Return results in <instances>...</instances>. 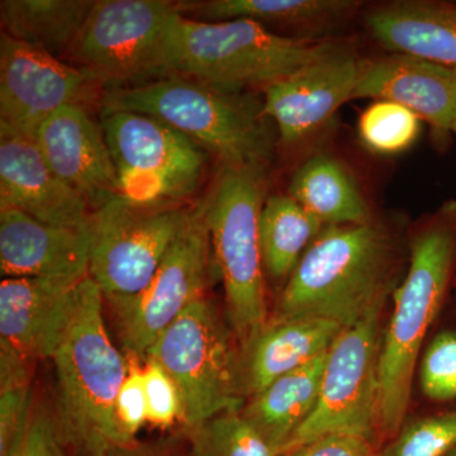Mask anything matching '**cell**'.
Instances as JSON below:
<instances>
[{"mask_svg": "<svg viewBox=\"0 0 456 456\" xmlns=\"http://www.w3.org/2000/svg\"><path fill=\"white\" fill-rule=\"evenodd\" d=\"M455 283L456 198H452L416 227L410 242V266L393 294L395 308L380 345L379 440H393L401 431L419 351Z\"/></svg>", "mask_w": 456, "mask_h": 456, "instance_id": "3", "label": "cell"}, {"mask_svg": "<svg viewBox=\"0 0 456 456\" xmlns=\"http://www.w3.org/2000/svg\"><path fill=\"white\" fill-rule=\"evenodd\" d=\"M456 449V410L425 417L399 431L383 456H448Z\"/></svg>", "mask_w": 456, "mask_h": 456, "instance_id": "29", "label": "cell"}, {"mask_svg": "<svg viewBox=\"0 0 456 456\" xmlns=\"http://www.w3.org/2000/svg\"><path fill=\"white\" fill-rule=\"evenodd\" d=\"M101 126L118 174L121 197L140 204H187L208 152L170 125L130 110L102 112Z\"/></svg>", "mask_w": 456, "mask_h": 456, "instance_id": "9", "label": "cell"}, {"mask_svg": "<svg viewBox=\"0 0 456 456\" xmlns=\"http://www.w3.org/2000/svg\"><path fill=\"white\" fill-rule=\"evenodd\" d=\"M365 60L350 42L331 38L302 68L263 89L264 112L283 145L311 139L353 99Z\"/></svg>", "mask_w": 456, "mask_h": 456, "instance_id": "14", "label": "cell"}, {"mask_svg": "<svg viewBox=\"0 0 456 456\" xmlns=\"http://www.w3.org/2000/svg\"><path fill=\"white\" fill-rule=\"evenodd\" d=\"M325 227L289 194L268 196L260 216L265 277L275 283H287L303 254Z\"/></svg>", "mask_w": 456, "mask_h": 456, "instance_id": "26", "label": "cell"}, {"mask_svg": "<svg viewBox=\"0 0 456 456\" xmlns=\"http://www.w3.org/2000/svg\"><path fill=\"white\" fill-rule=\"evenodd\" d=\"M288 194L325 226H350L373 220L367 200L335 156L312 155L294 173Z\"/></svg>", "mask_w": 456, "mask_h": 456, "instance_id": "24", "label": "cell"}, {"mask_svg": "<svg viewBox=\"0 0 456 456\" xmlns=\"http://www.w3.org/2000/svg\"><path fill=\"white\" fill-rule=\"evenodd\" d=\"M90 241V227L53 226L18 209H0L3 278H47L79 283L89 277Z\"/></svg>", "mask_w": 456, "mask_h": 456, "instance_id": "18", "label": "cell"}, {"mask_svg": "<svg viewBox=\"0 0 456 456\" xmlns=\"http://www.w3.org/2000/svg\"><path fill=\"white\" fill-rule=\"evenodd\" d=\"M329 351L279 378L240 411L278 456L316 407Z\"/></svg>", "mask_w": 456, "mask_h": 456, "instance_id": "23", "label": "cell"}, {"mask_svg": "<svg viewBox=\"0 0 456 456\" xmlns=\"http://www.w3.org/2000/svg\"><path fill=\"white\" fill-rule=\"evenodd\" d=\"M382 311L371 312L356 325L342 330L336 338L329 351L316 407L288 441L283 456L334 434L358 435L378 446Z\"/></svg>", "mask_w": 456, "mask_h": 456, "instance_id": "12", "label": "cell"}, {"mask_svg": "<svg viewBox=\"0 0 456 456\" xmlns=\"http://www.w3.org/2000/svg\"><path fill=\"white\" fill-rule=\"evenodd\" d=\"M371 37L392 53L419 57L456 70L455 0H397L369 9Z\"/></svg>", "mask_w": 456, "mask_h": 456, "instance_id": "21", "label": "cell"}, {"mask_svg": "<svg viewBox=\"0 0 456 456\" xmlns=\"http://www.w3.org/2000/svg\"><path fill=\"white\" fill-rule=\"evenodd\" d=\"M102 112L130 110L161 119L220 160L221 167L266 169L275 151L264 99L228 92L193 77L160 79L104 92Z\"/></svg>", "mask_w": 456, "mask_h": 456, "instance_id": "4", "label": "cell"}, {"mask_svg": "<svg viewBox=\"0 0 456 456\" xmlns=\"http://www.w3.org/2000/svg\"><path fill=\"white\" fill-rule=\"evenodd\" d=\"M95 0H2L0 23L11 37L64 59Z\"/></svg>", "mask_w": 456, "mask_h": 456, "instance_id": "25", "label": "cell"}, {"mask_svg": "<svg viewBox=\"0 0 456 456\" xmlns=\"http://www.w3.org/2000/svg\"><path fill=\"white\" fill-rule=\"evenodd\" d=\"M143 383L149 408L150 424L169 428L176 419L182 421L183 404L175 383L155 360L145 359Z\"/></svg>", "mask_w": 456, "mask_h": 456, "instance_id": "32", "label": "cell"}, {"mask_svg": "<svg viewBox=\"0 0 456 456\" xmlns=\"http://www.w3.org/2000/svg\"><path fill=\"white\" fill-rule=\"evenodd\" d=\"M33 360L0 344V392L31 384Z\"/></svg>", "mask_w": 456, "mask_h": 456, "instance_id": "36", "label": "cell"}, {"mask_svg": "<svg viewBox=\"0 0 456 456\" xmlns=\"http://www.w3.org/2000/svg\"><path fill=\"white\" fill-rule=\"evenodd\" d=\"M104 296L92 278L70 294L51 358L59 389V428L65 445L86 456L128 443L116 402L131 362L117 350L104 323Z\"/></svg>", "mask_w": 456, "mask_h": 456, "instance_id": "2", "label": "cell"}, {"mask_svg": "<svg viewBox=\"0 0 456 456\" xmlns=\"http://www.w3.org/2000/svg\"><path fill=\"white\" fill-rule=\"evenodd\" d=\"M327 41L284 37L251 20L203 22L179 13L171 69L228 92L264 89L302 68Z\"/></svg>", "mask_w": 456, "mask_h": 456, "instance_id": "6", "label": "cell"}, {"mask_svg": "<svg viewBox=\"0 0 456 456\" xmlns=\"http://www.w3.org/2000/svg\"><path fill=\"white\" fill-rule=\"evenodd\" d=\"M268 170L220 167L207 200V224L226 294L227 317L241 342L269 321L260 216L268 198Z\"/></svg>", "mask_w": 456, "mask_h": 456, "instance_id": "5", "label": "cell"}, {"mask_svg": "<svg viewBox=\"0 0 456 456\" xmlns=\"http://www.w3.org/2000/svg\"><path fill=\"white\" fill-rule=\"evenodd\" d=\"M452 134H455V136H456V114H455L454 123H452Z\"/></svg>", "mask_w": 456, "mask_h": 456, "instance_id": "38", "label": "cell"}, {"mask_svg": "<svg viewBox=\"0 0 456 456\" xmlns=\"http://www.w3.org/2000/svg\"><path fill=\"white\" fill-rule=\"evenodd\" d=\"M145 359L155 360L175 383L187 428L245 406L237 378V353L206 297L191 303L159 336Z\"/></svg>", "mask_w": 456, "mask_h": 456, "instance_id": "8", "label": "cell"}, {"mask_svg": "<svg viewBox=\"0 0 456 456\" xmlns=\"http://www.w3.org/2000/svg\"><path fill=\"white\" fill-rule=\"evenodd\" d=\"M397 239L373 220L326 226L303 254L269 320L322 318L347 329L383 308L401 270Z\"/></svg>", "mask_w": 456, "mask_h": 456, "instance_id": "1", "label": "cell"}, {"mask_svg": "<svg viewBox=\"0 0 456 456\" xmlns=\"http://www.w3.org/2000/svg\"><path fill=\"white\" fill-rule=\"evenodd\" d=\"M344 327L322 318L269 320L237 354V378L242 397L250 399L283 375L325 354Z\"/></svg>", "mask_w": 456, "mask_h": 456, "instance_id": "19", "label": "cell"}, {"mask_svg": "<svg viewBox=\"0 0 456 456\" xmlns=\"http://www.w3.org/2000/svg\"><path fill=\"white\" fill-rule=\"evenodd\" d=\"M35 141L53 173L86 200L92 212L121 196L103 130L86 108H60L42 123Z\"/></svg>", "mask_w": 456, "mask_h": 456, "instance_id": "15", "label": "cell"}, {"mask_svg": "<svg viewBox=\"0 0 456 456\" xmlns=\"http://www.w3.org/2000/svg\"><path fill=\"white\" fill-rule=\"evenodd\" d=\"M116 415L119 428L128 443H134L137 434L149 422V408L143 368L131 362L130 371L119 389L116 402Z\"/></svg>", "mask_w": 456, "mask_h": 456, "instance_id": "33", "label": "cell"}, {"mask_svg": "<svg viewBox=\"0 0 456 456\" xmlns=\"http://www.w3.org/2000/svg\"><path fill=\"white\" fill-rule=\"evenodd\" d=\"M191 456H278L241 412H226L187 428Z\"/></svg>", "mask_w": 456, "mask_h": 456, "instance_id": "27", "label": "cell"}, {"mask_svg": "<svg viewBox=\"0 0 456 456\" xmlns=\"http://www.w3.org/2000/svg\"><path fill=\"white\" fill-rule=\"evenodd\" d=\"M359 0H208L179 2L183 16L203 22L246 20L284 37L330 40L362 11Z\"/></svg>", "mask_w": 456, "mask_h": 456, "instance_id": "20", "label": "cell"}, {"mask_svg": "<svg viewBox=\"0 0 456 456\" xmlns=\"http://www.w3.org/2000/svg\"><path fill=\"white\" fill-rule=\"evenodd\" d=\"M107 88L88 71L0 36V127L35 140L42 123L66 106L88 110Z\"/></svg>", "mask_w": 456, "mask_h": 456, "instance_id": "13", "label": "cell"}, {"mask_svg": "<svg viewBox=\"0 0 456 456\" xmlns=\"http://www.w3.org/2000/svg\"><path fill=\"white\" fill-rule=\"evenodd\" d=\"M20 456H68L59 428L46 412H33Z\"/></svg>", "mask_w": 456, "mask_h": 456, "instance_id": "35", "label": "cell"}, {"mask_svg": "<svg viewBox=\"0 0 456 456\" xmlns=\"http://www.w3.org/2000/svg\"><path fill=\"white\" fill-rule=\"evenodd\" d=\"M179 13V2L95 0L66 59L107 89L167 77Z\"/></svg>", "mask_w": 456, "mask_h": 456, "instance_id": "7", "label": "cell"}, {"mask_svg": "<svg viewBox=\"0 0 456 456\" xmlns=\"http://www.w3.org/2000/svg\"><path fill=\"white\" fill-rule=\"evenodd\" d=\"M421 119L407 108L377 101L360 116L358 132L362 145L378 155L401 154L419 139Z\"/></svg>", "mask_w": 456, "mask_h": 456, "instance_id": "28", "label": "cell"}, {"mask_svg": "<svg viewBox=\"0 0 456 456\" xmlns=\"http://www.w3.org/2000/svg\"><path fill=\"white\" fill-rule=\"evenodd\" d=\"M388 101L407 108L430 126L437 147L452 136L456 114V70L404 53L365 60L353 99Z\"/></svg>", "mask_w": 456, "mask_h": 456, "instance_id": "16", "label": "cell"}, {"mask_svg": "<svg viewBox=\"0 0 456 456\" xmlns=\"http://www.w3.org/2000/svg\"><path fill=\"white\" fill-rule=\"evenodd\" d=\"M289 456H383L378 446L358 435H326Z\"/></svg>", "mask_w": 456, "mask_h": 456, "instance_id": "34", "label": "cell"}, {"mask_svg": "<svg viewBox=\"0 0 456 456\" xmlns=\"http://www.w3.org/2000/svg\"><path fill=\"white\" fill-rule=\"evenodd\" d=\"M18 209L53 226L88 230L92 209L53 173L37 143L0 127V209Z\"/></svg>", "mask_w": 456, "mask_h": 456, "instance_id": "17", "label": "cell"}, {"mask_svg": "<svg viewBox=\"0 0 456 456\" xmlns=\"http://www.w3.org/2000/svg\"><path fill=\"white\" fill-rule=\"evenodd\" d=\"M213 264L204 198L191 206L184 227L150 283L134 296L104 298L119 340L131 355L145 359L159 336L191 303L206 297Z\"/></svg>", "mask_w": 456, "mask_h": 456, "instance_id": "11", "label": "cell"}, {"mask_svg": "<svg viewBox=\"0 0 456 456\" xmlns=\"http://www.w3.org/2000/svg\"><path fill=\"white\" fill-rule=\"evenodd\" d=\"M426 397L436 403L456 401V331L445 330L428 345L419 367Z\"/></svg>", "mask_w": 456, "mask_h": 456, "instance_id": "30", "label": "cell"}, {"mask_svg": "<svg viewBox=\"0 0 456 456\" xmlns=\"http://www.w3.org/2000/svg\"><path fill=\"white\" fill-rule=\"evenodd\" d=\"M188 204H140L121 196L93 212L89 277L104 298L140 293L188 220Z\"/></svg>", "mask_w": 456, "mask_h": 456, "instance_id": "10", "label": "cell"}, {"mask_svg": "<svg viewBox=\"0 0 456 456\" xmlns=\"http://www.w3.org/2000/svg\"><path fill=\"white\" fill-rule=\"evenodd\" d=\"M32 417L29 386L0 392V456H20Z\"/></svg>", "mask_w": 456, "mask_h": 456, "instance_id": "31", "label": "cell"}, {"mask_svg": "<svg viewBox=\"0 0 456 456\" xmlns=\"http://www.w3.org/2000/svg\"><path fill=\"white\" fill-rule=\"evenodd\" d=\"M94 456H173L169 452L159 446L141 444L134 441L123 445H112L99 452Z\"/></svg>", "mask_w": 456, "mask_h": 456, "instance_id": "37", "label": "cell"}, {"mask_svg": "<svg viewBox=\"0 0 456 456\" xmlns=\"http://www.w3.org/2000/svg\"><path fill=\"white\" fill-rule=\"evenodd\" d=\"M448 456H456V449L452 450V452H450V454Z\"/></svg>", "mask_w": 456, "mask_h": 456, "instance_id": "39", "label": "cell"}, {"mask_svg": "<svg viewBox=\"0 0 456 456\" xmlns=\"http://www.w3.org/2000/svg\"><path fill=\"white\" fill-rule=\"evenodd\" d=\"M77 284L60 279L3 278L0 344L33 362L51 358L69 294Z\"/></svg>", "mask_w": 456, "mask_h": 456, "instance_id": "22", "label": "cell"}]
</instances>
